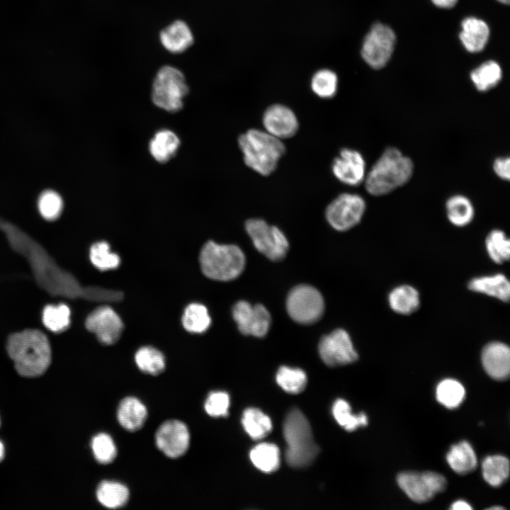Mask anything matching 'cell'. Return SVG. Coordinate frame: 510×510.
<instances>
[{
	"instance_id": "obj_45",
	"label": "cell",
	"mask_w": 510,
	"mask_h": 510,
	"mask_svg": "<svg viewBox=\"0 0 510 510\" xmlns=\"http://www.w3.org/2000/svg\"><path fill=\"white\" fill-rule=\"evenodd\" d=\"M495 174L502 180L509 181L510 178V159L509 157L497 158L493 163Z\"/></svg>"
},
{
	"instance_id": "obj_31",
	"label": "cell",
	"mask_w": 510,
	"mask_h": 510,
	"mask_svg": "<svg viewBox=\"0 0 510 510\" xmlns=\"http://www.w3.org/2000/svg\"><path fill=\"white\" fill-rule=\"evenodd\" d=\"M137 368L144 373L157 375L165 368V358L162 353L152 346H143L135 355Z\"/></svg>"
},
{
	"instance_id": "obj_50",
	"label": "cell",
	"mask_w": 510,
	"mask_h": 510,
	"mask_svg": "<svg viewBox=\"0 0 510 510\" xmlns=\"http://www.w3.org/2000/svg\"><path fill=\"white\" fill-rule=\"evenodd\" d=\"M497 1H499V2H501V3H502V4H509V0H497Z\"/></svg>"
},
{
	"instance_id": "obj_35",
	"label": "cell",
	"mask_w": 510,
	"mask_h": 510,
	"mask_svg": "<svg viewBox=\"0 0 510 510\" xmlns=\"http://www.w3.org/2000/svg\"><path fill=\"white\" fill-rule=\"evenodd\" d=\"M210 317L206 307L198 303H192L186 307L182 317L183 326L191 333H203L210 325Z\"/></svg>"
},
{
	"instance_id": "obj_26",
	"label": "cell",
	"mask_w": 510,
	"mask_h": 510,
	"mask_svg": "<svg viewBox=\"0 0 510 510\" xmlns=\"http://www.w3.org/2000/svg\"><path fill=\"white\" fill-rule=\"evenodd\" d=\"M388 303L395 312L404 315L410 314L420 305L419 293L411 285H401L389 293Z\"/></svg>"
},
{
	"instance_id": "obj_11",
	"label": "cell",
	"mask_w": 510,
	"mask_h": 510,
	"mask_svg": "<svg viewBox=\"0 0 510 510\" xmlns=\"http://www.w3.org/2000/svg\"><path fill=\"white\" fill-rule=\"evenodd\" d=\"M394 31L387 26L375 23L366 35L361 49L364 61L373 69H381L390 60L395 45Z\"/></svg>"
},
{
	"instance_id": "obj_16",
	"label": "cell",
	"mask_w": 510,
	"mask_h": 510,
	"mask_svg": "<svg viewBox=\"0 0 510 510\" xmlns=\"http://www.w3.org/2000/svg\"><path fill=\"white\" fill-rule=\"evenodd\" d=\"M332 171L340 182L356 186L365 180L366 162L357 150L343 148L332 162Z\"/></svg>"
},
{
	"instance_id": "obj_38",
	"label": "cell",
	"mask_w": 510,
	"mask_h": 510,
	"mask_svg": "<svg viewBox=\"0 0 510 510\" xmlns=\"http://www.w3.org/2000/svg\"><path fill=\"white\" fill-rule=\"evenodd\" d=\"M310 86L313 93L318 97L324 99L332 98L337 91V75L329 69H319L312 76Z\"/></svg>"
},
{
	"instance_id": "obj_2",
	"label": "cell",
	"mask_w": 510,
	"mask_h": 510,
	"mask_svg": "<svg viewBox=\"0 0 510 510\" xmlns=\"http://www.w3.org/2000/svg\"><path fill=\"white\" fill-rule=\"evenodd\" d=\"M413 171L410 158L395 147L387 148L366 175L365 188L373 196L386 195L407 183Z\"/></svg>"
},
{
	"instance_id": "obj_24",
	"label": "cell",
	"mask_w": 510,
	"mask_h": 510,
	"mask_svg": "<svg viewBox=\"0 0 510 510\" xmlns=\"http://www.w3.org/2000/svg\"><path fill=\"white\" fill-rule=\"evenodd\" d=\"M451 469L459 475H466L477 467V459L472 446L466 441L453 445L446 455Z\"/></svg>"
},
{
	"instance_id": "obj_22",
	"label": "cell",
	"mask_w": 510,
	"mask_h": 510,
	"mask_svg": "<svg viewBox=\"0 0 510 510\" xmlns=\"http://www.w3.org/2000/svg\"><path fill=\"white\" fill-rule=\"evenodd\" d=\"M461 26L460 39L465 49L470 52L482 50L489 35L487 23L482 20L469 17L463 21Z\"/></svg>"
},
{
	"instance_id": "obj_15",
	"label": "cell",
	"mask_w": 510,
	"mask_h": 510,
	"mask_svg": "<svg viewBox=\"0 0 510 510\" xmlns=\"http://www.w3.org/2000/svg\"><path fill=\"white\" fill-rule=\"evenodd\" d=\"M86 329L96 334L98 341L105 345L115 344L123 330V324L118 314L108 306L94 310L86 318Z\"/></svg>"
},
{
	"instance_id": "obj_48",
	"label": "cell",
	"mask_w": 510,
	"mask_h": 510,
	"mask_svg": "<svg viewBox=\"0 0 510 510\" xmlns=\"http://www.w3.org/2000/svg\"><path fill=\"white\" fill-rule=\"evenodd\" d=\"M5 455V449L3 443L0 441V462L4 459Z\"/></svg>"
},
{
	"instance_id": "obj_42",
	"label": "cell",
	"mask_w": 510,
	"mask_h": 510,
	"mask_svg": "<svg viewBox=\"0 0 510 510\" xmlns=\"http://www.w3.org/2000/svg\"><path fill=\"white\" fill-rule=\"evenodd\" d=\"M91 449L96 460L100 464H109L117 455L115 443L106 433H99L92 438Z\"/></svg>"
},
{
	"instance_id": "obj_49",
	"label": "cell",
	"mask_w": 510,
	"mask_h": 510,
	"mask_svg": "<svg viewBox=\"0 0 510 510\" xmlns=\"http://www.w3.org/2000/svg\"><path fill=\"white\" fill-rule=\"evenodd\" d=\"M488 509H491V510L498 509V510H500V509H504V507L496 506H492V507L489 508Z\"/></svg>"
},
{
	"instance_id": "obj_33",
	"label": "cell",
	"mask_w": 510,
	"mask_h": 510,
	"mask_svg": "<svg viewBox=\"0 0 510 510\" xmlns=\"http://www.w3.org/2000/svg\"><path fill=\"white\" fill-rule=\"evenodd\" d=\"M438 402L448 409H455L460 405L465 397L463 385L454 379L441 380L436 389Z\"/></svg>"
},
{
	"instance_id": "obj_40",
	"label": "cell",
	"mask_w": 510,
	"mask_h": 510,
	"mask_svg": "<svg viewBox=\"0 0 510 510\" xmlns=\"http://www.w3.org/2000/svg\"><path fill=\"white\" fill-rule=\"evenodd\" d=\"M89 255L93 265L102 271L115 269L120 263L118 255L110 251L109 244L106 242L94 244L90 249Z\"/></svg>"
},
{
	"instance_id": "obj_32",
	"label": "cell",
	"mask_w": 510,
	"mask_h": 510,
	"mask_svg": "<svg viewBox=\"0 0 510 510\" xmlns=\"http://www.w3.org/2000/svg\"><path fill=\"white\" fill-rule=\"evenodd\" d=\"M502 76L500 66L494 61L483 63L470 74L472 83L480 91H486L497 86Z\"/></svg>"
},
{
	"instance_id": "obj_30",
	"label": "cell",
	"mask_w": 510,
	"mask_h": 510,
	"mask_svg": "<svg viewBox=\"0 0 510 510\" xmlns=\"http://www.w3.org/2000/svg\"><path fill=\"white\" fill-rule=\"evenodd\" d=\"M484 480L492 487H499L504 484L509 475V461L501 455L486 457L482 465Z\"/></svg>"
},
{
	"instance_id": "obj_37",
	"label": "cell",
	"mask_w": 510,
	"mask_h": 510,
	"mask_svg": "<svg viewBox=\"0 0 510 510\" xmlns=\"http://www.w3.org/2000/svg\"><path fill=\"white\" fill-rule=\"evenodd\" d=\"M44 325L53 332H62L70 324V310L65 304L49 305L42 311Z\"/></svg>"
},
{
	"instance_id": "obj_46",
	"label": "cell",
	"mask_w": 510,
	"mask_h": 510,
	"mask_svg": "<svg viewBox=\"0 0 510 510\" xmlns=\"http://www.w3.org/2000/svg\"><path fill=\"white\" fill-rule=\"evenodd\" d=\"M451 510H471L472 506L464 500H458L452 504Z\"/></svg>"
},
{
	"instance_id": "obj_3",
	"label": "cell",
	"mask_w": 510,
	"mask_h": 510,
	"mask_svg": "<svg viewBox=\"0 0 510 510\" xmlns=\"http://www.w3.org/2000/svg\"><path fill=\"white\" fill-rule=\"evenodd\" d=\"M245 164L262 176L275 171L285 147L279 140L265 130L250 129L238 138Z\"/></svg>"
},
{
	"instance_id": "obj_28",
	"label": "cell",
	"mask_w": 510,
	"mask_h": 510,
	"mask_svg": "<svg viewBox=\"0 0 510 510\" xmlns=\"http://www.w3.org/2000/svg\"><path fill=\"white\" fill-rule=\"evenodd\" d=\"M250 459L259 470L271 473L280 465V451L277 446L270 443H261L250 451Z\"/></svg>"
},
{
	"instance_id": "obj_23",
	"label": "cell",
	"mask_w": 510,
	"mask_h": 510,
	"mask_svg": "<svg viewBox=\"0 0 510 510\" xmlns=\"http://www.w3.org/2000/svg\"><path fill=\"white\" fill-rule=\"evenodd\" d=\"M181 145L178 135L168 129L159 130L150 140L149 152L157 162L164 164L172 159Z\"/></svg>"
},
{
	"instance_id": "obj_27",
	"label": "cell",
	"mask_w": 510,
	"mask_h": 510,
	"mask_svg": "<svg viewBox=\"0 0 510 510\" xmlns=\"http://www.w3.org/2000/svg\"><path fill=\"white\" fill-rule=\"evenodd\" d=\"M446 215L453 225L465 227L469 225L475 215V210L470 200L463 195H454L446 203Z\"/></svg>"
},
{
	"instance_id": "obj_25",
	"label": "cell",
	"mask_w": 510,
	"mask_h": 510,
	"mask_svg": "<svg viewBox=\"0 0 510 510\" xmlns=\"http://www.w3.org/2000/svg\"><path fill=\"white\" fill-rule=\"evenodd\" d=\"M96 494L98 502L110 509L124 506L130 497L128 488L124 484L114 480L102 481L97 487Z\"/></svg>"
},
{
	"instance_id": "obj_4",
	"label": "cell",
	"mask_w": 510,
	"mask_h": 510,
	"mask_svg": "<svg viewBox=\"0 0 510 510\" xmlns=\"http://www.w3.org/2000/svg\"><path fill=\"white\" fill-rule=\"evenodd\" d=\"M283 435L287 443V463L294 468L310 465L316 458L319 448L313 438L308 420L298 409H293L287 414L283 424Z\"/></svg>"
},
{
	"instance_id": "obj_19",
	"label": "cell",
	"mask_w": 510,
	"mask_h": 510,
	"mask_svg": "<svg viewBox=\"0 0 510 510\" xmlns=\"http://www.w3.org/2000/svg\"><path fill=\"white\" fill-rule=\"evenodd\" d=\"M117 419L120 425L128 431H137L144 424L147 409L143 402L135 397H126L119 403Z\"/></svg>"
},
{
	"instance_id": "obj_13",
	"label": "cell",
	"mask_w": 510,
	"mask_h": 510,
	"mask_svg": "<svg viewBox=\"0 0 510 510\" xmlns=\"http://www.w3.org/2000/svg\"><path fill=\"white\" fill-rule=\"evenodd\" d=\"M157 448L166 457L178 458L184 455L190 444V433L181 421L168 420L158 428L155 434Z\"/></svg>"
},
{
	"instance_id": "obj_21",
	"label": "cell",
	"mask_w": 510,
	"mask_h": 510,
	"mask_svg": "<svg viewBox=\"0 0 510 510\" xmlns=\"http://www.w3.org/2000/svg\"><path fill=\"white\" fill-rule=\"evenodd\" d=\"M159 38L164 47L174 54L184 52L193 42L189 27L182 21H176L164 28L159 34Z\"/></svg>"
},
{
	"instance_id": "obj_20",
	"label": "cell",
	"mask_w": 510,
	"mask_h": 510,
	"mask_svg": "<svg viewBox=\"0 0 510 510\" xmlns=\"http://www.w3.org/2000/svg\"><path fill=\"white\" fill-rule=\"evenodd\" d=\"M471 291L484 294L503 302H508L510 297V283L502 273L476 277L468 284Z\"/></svg>"
},
{
	"instance_id": "obj_43",
	"label": "cell",
	"mask_w": 510,
	"mask_h": 510,
	"mask_svg": "<svg viewBox=\"0 0 510 510\" xmlns=\"http://www.w3.org/2000/svg\"><path fill=\"white\" fill-rule=\"evenodd\" d=\"M230 396L223 391H214L209 393L205 404V412L212 417L227 416L230 407Z\"/></svg>"
},
{
	"instance_id": "obj_47",
	"label": "cell",
	"mask_w": 510,
	"mask_h": 510,
	"mask_svg": "<svg viewBox=\"0 0 510 510\" xmlns=\"http://www.w3.org/2000/svg\"><path fill=\"white\" fill-rule=\"evenodd\" d=\"M458 0H432L433 3L441 8H451L455 6Z\"/></svg>"
},
{
	"instance_id": "obj_41",
	"label": "cell",
	"mask_w": 510,
	"mask_h": 510,
	"mask_svg": "<svg viewBox=\"0 0 510 510\" xmlns=\"http://www.w3.org/2000/svg\"><path fill=\"white\" fill-rule=\"evenodd\" d=\"M37 204L40 215L48 221L57 220L61 215L64 206L61 196L51 189L40 194Z\"/></svg>"
},
{
	"instance_id": "obj_10",
	"label": "cell",
	"mask_w": 510,
	"mask_h": 510,
	"mask_svg": "<svg viewBox=\"0 0 510 510\" xmlns=\"http://www.w3.org/2000/svg\"><path fill=\"white\" fill-rule=\"evenodd\" d=\"M365 210L366 202L363 197L356 193H344L327 205L325 217L334 229L346 231L360 222Z\"/></svg>"
},
{
	"instance_id": "obj_29",
	"label": "cell",
	"mask_w": 510,
	"mask_h": 510,
	"mask_svg": "<svg viewBox=\"0 0 510 510\" xmlns=\"http://www.w3.org/2000/svg\"><path fill=\"white\" fill-rule=\"evenodd\" d=\"M242 424L245 431L254 440L264 438L272 429L271 419L261 410L254 407L244 410Z\"/></svg>"
},
{
	"instance_id": "obj_1",
	"label": "cell",
	"mask_w": 510,
	"mask_h": 510,
	"mask_svg": "<svg viewBox=\"0 0 510 510\" xmlns=\"http://www.w3.org/2000/svg\"><path fill=\"white\" fill-rule=\"evenodd\" d=\"M6 348L16 370L22 376H40L50 366V346L47 336L40 330L26 329L11 334Z\"/></svg>"
},
{
	"instance_id": "obj_34",
	"label": "cell",
	"mask_w": 510,
	"mask_h": 510,
	"mask_svg": "<svg viewBox=\"0 0 510 510\" xmlns=\"http://www.w3.org/2000/svg\"><path fill=\"white\" fill-rule=\"evenodd\" d=\"M332 414L337 423L348 431H353L368 424L366 414H353L349 404L342 399L335 401L332 407Z\"/></svg>"
},
{
	"instance_id": "obj_39",
	"label": "cell",
	"mask_w": 510,
	"mask_h": 510,
	"mask_svg": "<svg viewBox=\"0 0 510 510\" xmlns=\"http://www.w3.org/2000/svg\"><path fill=\"white\" fill-rule=\"evenodd\" d=\"M276 379L283 390L291 394L301 392L307 384V376L302 370L287 366L278 369Z\"/></svg>"
},
{
	"instance_id": "obj_8",
	"label": "cell",
	"mask_w": 510,
	"mask_h": 510,
	"mask_svg": "<svg viewBox=\"0 0 510 510\" xmlns=\"http://www.w3.org/2000/svg\"><path fill=\"white\" fill-rule=\"evenodd\" d=\"M245 229L255 248L271 261H280L286 255L289 244L277 227L267 224L264 220L253 218L246 220Z\"/></svg>"
},
{
	"instance_id": "obj_7",
	"label": "cell",
	"mask_w": 510,
	"mask_h": 510,
	"mask_svg": "<svg viewBox=\"0 0 510 510\" xmlns=\"http://www.w3.org/2000/svg\"><path fill=\"white\" fill-rule=\"evenodd\" d=\"M286 308L290 317L302 324H311L322 316L324 309L321 293L309 285H299L288 293Z\"/></svg>"
},
{
	"instance_id": "obj_5",
	"label": "cell",
	"mask_w": 510,
	"mask_h": 510,
	"mask_svg": "<svg viewBox=\"0 0 510 510\" xmlns=\"http://www.w3.org/2000/svg\"><path fill=\"white\" fill-rule=\"evenodd\" d=\"M203 274L210 279L228 281L237 278L245 266V256L236 245H221L208 242L200 253Z\"/></svg>"
},
{
	"instance_id": "obj_44",
	"label": "cell",
	"mask_w": 510,
	"mask_h": 510,
	"mask_svg": "<svg viewBox=\"0 0 510 510\" xmlns=\"http://www.w3.org/2000/svg\"><path fill=\"white\" fill-rule=\"evenodd\" d=\"M82 295L90 300L105 302H119L123 298V294L120 291L100 287L87 288L83 290Z\"/></svg>"
},
{
	"instance_id": "obj_9",
	"label": "cell",
	"mask_w": 510,
	"mask_h": 510,
	"mask_svg": "<svg viewBox=\"0 0 510 510\" xmlns=\"http://www.w3.org/2000/svg\"><path fill=\"white\" fill-rule=\"evenodd\" d=\"M399 487L412 501L424 503L445 490V477L435 472H402L397 477Z\"/></svg>"
},
{
	"instance_id": "obj_14",
	"label": "cell",
	"mask_w": 510,
	"mask_h": 510,
	"mask_svg": "<svg viewBox=\"0 0 510 510\" xmlns=\"http://www.w3.org/2000/svg\"><path fill=\"white\" fill-rule=\"evenodd\" d=\"M232 316L242 334L256 337H263L267 334L271 322L270 313L264 305H251L244 300L234 305Z\"/></svg>"
},
{
	"instance_id": "obj_36",
	"label": "cell",
	"mask_w": 510,
	"mask_h": 510,
	"mask_svg": "<svg viewBox=\"0 0 510 510\" xmlns=\"http://www.w3.org/2000/svg\"><path fill=\"white\" fill-rule=\"evenodd\" d=\"M485 247L490 259L496 264H502L509 259L510 242L505 232L493 230L486 237Z\"/></svg>"
},
{
	"instance_id": "obj_6",
	"label": "cell",
	"mask_w": 510,
	"mask_h": 510,
	"mask_svg": "<svg viewBox=\"0 0 510 510\" xmlns=\"http://www.w3.org/2000/svg\"><path fill=\"white\" fill-rule=\"evenodd\" d=\"M188 87L183 73L171 66L162 67L152 84V100L158 108L175 113L183 106Z\"/></svg>"
},
{
	"instance_id": "obj_12",
	"label": "cell",
	"mask_w": 510,
	"mask_h": 510,
	"mask_svg": "<svg viewBox=\"0 0 510 510\" xmlns=\"http://www.w3.org/2000/svg\"><path fill=\"white\" fill-rule=\"evenodd\" d=\"M318 349L324 363L332 367L352 363L358 357L348 334L342 329L323 336Z\"/></svg>"
},
{
	"instance_id": "obj_18",
	"label": "cell",
	"mask_w": 510,
	"mask_h": 510,
	"mask_svg": "<svg viewBox=\"0 0 510 510\" xmlns=\"http://www.w3.org/2000/svg\"><path fill=\"white\" fill-rule=\"evenodd\" d=\"M482 363L486 373L493 379L505 380L510 373V349L504 343L494 341L487 344L482 352Z\"/></svg>"
},
{
	"instance_id": "obj_17",
	"label": "cell",
	"mask_w": 510,
	"mask_h": 510,
	"mask_svg": "<svg viewBox=\"0 0 510 510\" xmlns=\"http://www.w3.org/2000/svg\"><path fill=\"white\" fill-rule=\"evenodd\" d=\"M264 130L279 139H288L295 135L299 123L295 113L282 104L268 107L262 117Z\"/></svg>"
}]
</instances>
